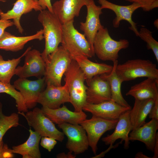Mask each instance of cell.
<instances>
[{"label": "cell", "instance_id": "6da1fadb", "mask_svg": "<svg viewBox=\"0 0 158 158\" xmlns=\"http://www.w3.org/2000/svg\"><path fill=\"white\" fill-rule=\"evenodd\" d=\"M64 81L68 87L70 96V103L73 106L74 111H83L87 103L86 91L87 86L85 84L84 75L74 59L65 73Z\"/></svg>", "mask_w": 158, "mask_h": 158}, {"label": "cell", "instance_id": "7a4b0ae2", "mask_svg": "<svg viewBox=\"0 0 158 158\" xmlns=\"http://www.w3.org/2000/svg\"><path fill=\"white\" fill-rule=\"evenodd\" d=\"M43 27L45 48L41 53L44 60L48 56L55 51L63 40V24L58 17L48 10L40 11L37 18Z\"/></svg>", "mask_w": 158, "mask_h": 158}, {"label": "cell", "instance_id": "3957f363", "mask_svg": "<svg viewBox=\"0 0 158 158\" xmlns=\"http://www.w3.org/2000/svg\"><path fill=\"white\" fill-rule=\"evenodd\" d=\"M73 58L69 52L62 46H59L49 54L44 60V76L46 85L61 86L62 78Z\"/></svg>", "mask_w": 158, "mask_h": 158}, {"label": "cell", "instance_id": "277c9868", "mask_svg": "<svg viewBox=\"0 0 158 158\" xmlns=\"http://www.w3.org/2000/svg\"><path fill=\"white\" fill-rule=\"evenodd\" d=\"M129 44V41L126 39L118 41L113 39L109 35L108 29L103 27L98 30L95 36L93 51L99 59L114 62L118 60L119 51L128 48Z\"/></svg>", "mask_w": 158, "mask_h": 158}, {"label": "cell", "instance_id": "5b68a950", "mask_svg": "<svg viewBox=\"0 0 158 158\" xmlns=\"http://www.w3.org/2000/svg\"><path fill=\"white\" fill-rule=\"evenodd\" d=\"M116 70L123 82L141 77L158 80V69L156 65L149 60H129L122 64H118Z\"/></svg>", "mask_w": 158, "mask_h": 158}, {"label": "cell", "instance_id": "8992f818", "mask_svg": "<svg viewBox=\"0 0 158 158\" xmlns=\"http://www.w3.org/2000/svg\"><path fill=\"white\" fill-rule=\"evenodd\" d=\"M72 20L63 24L61 45L72 56L82 55L89 58L95 54L91 45L84 34L74 27Z\"/></svg>", "mask_w": 158, "mask_h": 158}, {"label": "cell", "instance_id": "52a82bcc", "mask_svg": "<svg viewBox=\"0 0 158 158\" xmlns=\"http://www.w3.org/2000/svg\"><path fill=\"white\" fill-rule=\"evenodd\" d=\"M18 113L26 119L28 125L32 127L35 131L41 137H49L62 142L64 134L55 127L54 123L42 112L41 109L35 107L32 111Z\"/></svg>", "mask_w": 158, "mask_h": 158}, {"label": "cell", "instance_id": "ba28073f", "mask_svg": "<svg viewBox=\"0 0 158 158\" xmlns=\"http://www.w3.org/2000/svg\"><path fill=\"white\" fill-rule=\"evenodd\" d=\"M118 120L92 115L90 119H86L80 124L86 132L89 146L95 155L97 150V143L101 136L106 132L114 129Z\"/></svg>", "mask_w": 158, "mask_h": 158}, {"label": "cell", "instance_id": "9c48e42d", "mask_svg": "<svg viewBox=\"0 0 158 158\" xmlns=\"http://www.w3.org/2000/svg\"><path fill=\"white\" fill-rule=\"evenodd\" d=\"M67 138L66 148L75 155L87 150L89 144L86 132L80 124L64 123L58 125Z\"/></svg>", "mask_w": 158, "mask_h": 158}, {"label": "cell", "instance_id": "30bf717a", "mask_svg": "<svg viewBox=\"0 0 158 158\" xmlns=\"http://www.w3.org/2000/svg\"><path fill=\"white\" fill-rule=\"evenodd\" d=\"M25 56L24 64L22 66H17L15 75L22 78L35 77L39 78L44 76L45 62L40 51L35 49H31Z\"/></svg>", "mask_w": 158, "mask_h": 158}, {"label": "cell", "instance_id": "8fae6325", "mask_svg": "<svg viewBox=\"0 0 158 158\" xmlns=\"http://www.w3.org/2000/svg\"><path fill=\"white\" fill-rule=\"evenodd\" d=\"M46 85L43 77L34 80L19 78L13 85L22 95L28 109H31L36 106L39 96Z\"/></svg>", "mask_w": 158, "mask_h": 158}, {"label": "cell", "instance_id": "7c38bea8", "mask_svg": "<svg viewBox=\"0 0 158 158\" xmlns=\"http://www.w3.org/2000/svg\"><path fill=\"white\" fill-rule=\"evenodd\" d=\"M101 5L100 7L103 9H108L113 11L115 14L116 17L112 21L114 28H118L120 22L123 20L127 21L130 25L129 27L130 30L135 33L137 36H138L137 24L133 20L132 15L137 9L141 8L140 6L138 4L132 3L127 6H122L114 4L107 0H97Z\"/></svg>", "mask_w": 158, "mask_h": 158}, {"label": "cell", "instance_id": "4fadbf2b", "mask_svg": "<svg viewBox=\"0 0 158 158\" xmlns=\"http://www.w3.org/2000/svg\"><path fill=\"white\" fill-rule=\"evenodd\" d=\"M41 93L37 100V103L42 106L51 109L60 107L63 104L70 103L69 91L66 85L62 86H55L49 84Z\"/></svg>", "mask_w": 158, "mask_h": 158}, {"label": "cell", "instance_id": "5bb4252c", "mask_svg": "<svg viewBox=\"0 0 158 158\" xmlns=\"http://www.w3.org/2000/svg\"><path fill=\"white\" fill-rule=\"evenodd\" d=\"M33 10L40 11L43 9L38 1L35 0H17L13 4L12 8L6 12L0 10V19L4 20L12 19L14 25L19 32L23 34L24 30L21 25L20 20L21 16Z\"/></svg>", "mask_w": 158, "mask_h": 158}, {"label": "cell", "instance_id": "9a60e30c", "mask_svg": "<svg viewBox=\"0 0 158 158\" xmlns=\"http://www.w3.org/2000/svg\"><path fill=\"white\" fill-rule=\"evenodd\" d=\"M86 6V20L84 22L80 23V28L83 32L94 52L93 45L95 36L98 30L104 27L101 24L99 18L100 15L102 13V9L100 6L96 5L93 0H90Z\"/></svg>", "mask_w": 158, "mask_h": 158}, {"label": "cell", "instance_id": "2e32d148", "mask_svg": "<svg viewBox=\"0 0 158 158\" xmlns=\"http://www.w3.org/2000/svg\"><path fill=\"white\" fill-rule=\"evenodd\" d=\"M87 83V103L98 104L111 100V93L109 82L100 75L94 76Z\"/></svg>", "mask_w": 158, "mask_h": 158}, {"label": "cell", "instance_id": "e0dca14e", "mask_svg": "<svg viewBox=\"0 0 158 158\" xmlns=\"http://www.w3.org/2000/svg\"><path fill=\"white\" fill-rule=\"evenodd\" d=\"M131 109V107L121 106L111 100L98 104L87 103L83 110L91 113L93 116L115 120L118 119L121 114Z\"/></svg>", "mask_w": 158, "mask_h": 158}, {"label": "cell", "instance_id": "ac0fdd59", "mask_svg": "<svg viewBox=\"0 0 158 158\" xmlns=\"http://www.w3.org/2000/svg\"><path fill=\"white\" fill-rule=\"evenodd\" d=\"M90 0H59L52 5L53 13L62 24L74 20L79 16L81 8L87 5Z\"/></svg>", "mask_w": 158, "mask_h": 158}, {"label": "cell", "instance_id": "d6986e66", "mask_svg": "<svg viewBox=\"0 0 158 158\" xmlns=\"http://www.w3.org/2000/svg\"><path fill=\"white\" fill-rule=\"evenodd\" d=\"M41 109L46 116L58 125L64 123L80 124L87 117L83 111L79 112L72 111L64 105L56 109H50L45 106H42Z\"/></svg>", "mask_w": 158, "mask_h": 158}, {"label": "cell", "instance_id": "ffe728a7", "mask_svg": "<svg viewBox=\"0 0 158 158\" xmlns=\"http://www.w3.org/2000/svg\"><path fill=\"white\" fill-rule=\"evenodd\" d=\"M130 110L124 112L119 116L113 133L102 138V141L106 145H113L116 140L120 139L124 142V148L128 149L129 148V133L133 129L129 116Z\"/></svg>", "mask_w": 158, "mask_h": 158}, {"label": "cell", "instance_id": "44dd1931", "mask_svg": "<svg viewBox=\"0 0 158 158\" xmlns=\"http://www.w3.org/2000/svg\"><path fill=\"white\" fill-rule=\"evenodd\" d=\"M158 120L154 119L142 126L133 130L129 135L130 141L138 140L143 142L147 148L153 152L157 130Z\"/></svg>", "mask_w": 158, "mask_h": 158}, {"label": "cell", "instance_id": "7402d4cb", "mask_svg": "<svg viewBox=\"0 0 158 158\" xmlns=\"http://www.w3.org/2000/svg\"><path fill=\"white\" fill-rule=\"evenodd\" d=\"M44 39L43 29L34 34L25 36H16L4 31L0 37V49L16 52L23 49L28 42L34 40H41Z\"/></svg>", "mask_w": 158, "mask_h": 158}, {"label": "cell", "instance_id": "603a6c76", "mask_svg": "<svg viewBox=\"0 0 158 158\" xmlns=\"http://www.w3.org/2000/svg\"><path fill=\"white\" fill-rule=\"evenodd\" d=\"M72 56L83 73L86 82L96 75L109 73L113 69V66L93 62L82 55Z\"/></svg>", "mask_w": 158, "mask_h": 158}, {"label": "cell", "instance_id": "cb8c5ba5", "mask_svg": "<svg viewBox=\"0 0 158 158\" xmlns=\"http://www.w3.org/2000/svg\"><path fill=\"white\" fill-rule=\"evenodd\" d=\"M135 99L141 100L152 99L154 100L158 99V80L147 78L141 82L131 87L126 93Z\"/></svg>", "mask_w": 158, "mask_h": 158}, {"label": "cell", "instance_id": "d4e9b609", "mask_svg": "<svg viewBox=\"0 0 158 158\" xmlns=\"http://www.w3.org/2000/svg\"><path fill=\"white\" fill-rule=\"evenodd\" d=\"M29 131L30 135L27 140L21 144L13 146V152L21 155L23 158H40L39 144L42 137L30 128Z\"/></svg>", "mask_w": 158, "mask_h": 158}, {"label": "cell", "instance_id": "484cf974", "mask_svg": "<svg viewBox=\"0 0 158 158\" xmlns=\"http://www.w3.org/2000/svg\"><path fill=\"white\" fill-rule=\"evenodd\" d=\"M152 99L138 100L135 99L133 107L130 111L129 116L133 130L145 123V121L154 102Z\"/></svg>", "mask_w": 158, "mask_h": 158}, {"label": "cell", "instance_id": "4316f807", "mask_svg": "<svg viewBox=\"0 0 158 158\" xmlns=\"http://www.w3.org/2000/svg\"><path fill=\"white\" fill-rule=\"evenodd\" d=\"M113 62V68L111 72L100 75L109 82L111 93V100L121 106L131 107L122 94L121 88L123 82L117 75L116 70L118 61Z\"/></svg>", "mask_w": 158, "mask_h": 158}, {"label": "cell", "instance_id": "83f0119b", "mask_svg": "<svg viewBox=\"0 0 158 158\" xmlns=\"http://www.w3.org/2000/svg\"><path fill=\"white\" fill-rule=\"evenodd\" d=\"M31 49L29 47L20 56L11 59L4 60L0 54V81L5 83H10L12 77L15 75V71L21 59L27 52Z\"/></svg>", "mask_w": 158, "mask_h": 158}, {"label": "cell", "instance_id": "f1b7e54d", "mask_svg": "<svg viewBox=\"0 0 158 158\" xmlns=\"http://www.w3.org/2000/svg\"><path fill=\"white\" fill-rule=\"evenodd\" d=\"M7 94L14 99L18 112L26 113L28 111L24 100L20 93L17 91L13 85L0 81V94Z\"/></svg>", "mask_w": 158, "mask_h": 158}, {"label": "cell", "instance_id": "f546056e", "mask_svg": "<svg viewBox=\"0 0 158 158\" xmlns=\"http://www.w3.org/2000/svg\"><path fill=\"white\" fill-rule=\"evenodd\" d=\"M19 125L18 114L13 112L9 115H6L3 113L2 106L0 105V142L8 130Z\"/></svg>", "mask_w": 158, "mask_h": 158}, {"label": "cell", "instance_id": "4dcf8cb0", "mask_svg": "<svg viewBox=\"0 0 158 158\" xmlns=\"http://www.w3.org/2000/svg\"><path fill=\"white\" fill-rule=\"evenodd\" d=\"M147 44L148 49L151 50L158 62V42L153 37L152 32L145 27H141L138 31V36Z\"/></svg>", "mask_w": 158, "mask_h": 158}, {"label": "cell", "instance_id": "1f68e13d", "mask_svg": "<svg viewBox=\"0 0 158 158\" xmlns=\"http://www.w3.org/2000/svg\"><path fill=\"white\" fill-rule=\"evenodd\" d=\"M126 1L140 5L145 12H148L158 7V0H125Z\"/></svg>", "mask_w": 158, "mask_h": 158}, {"label": "cell", "instance_id": "d6a6232c", "mask_svg": "<svg viewBox=\"0 0 158 158\" xmlns=\"http://www.w3.org/2000/svg\"><path fill=\"white\" fill-rule=\"evenodd\" d=\"M41 139V145L49 152L51 151L57 143L56 140L51 137H43Z\"/></svg>", "mask_w": 158, "mask_h": 158}, {"label": "cell", "instance_id": "836d02e7", "mask_svg": "<svg viewBox=\"0 0 158 158\" xmlns=\"http://www.w3.org/2000/svg\"><path fill=\"white\" fill-rule=\"evenodd\" d=\"M12 149L4 144L2 140L0 142V158H11L14 156Z\"/></svg>", "mask_w": 158, "mask_h": 158}, {"label": "cell", "instance_id": "e575fe53", "mask_svg": "<svg viewBox=\"0 0 158 158\" xmlns=\"http://www.w3.org/2000/svg\"><path fill=\"white\" fill-rule=\"evenodd\" d=\"M148 116L150 118L158 120V99L154 100Z\"/></svg>", "mask_w": 158, "mask_h": 158}, {"label": "cell", "instance_id": "d590c367", "mask_svg": "<svg viewBox=\"0 0 158 158\" xmlns=\"http://www.w3.org/2000/svg\"><path fill=\"white\" fill-rule=\"evenodd\" d=\"M14 25V23L10 20L0 19V37L7 28Z\"/></svg>", "mask_w": 158, "mask_h": 158}, {"label": "cell", "instance_id": "8d00e7d4", "mask_svg": "<svg viewBox=\"0 0 158 158\" xmlns=\"http://www.w3.org/2000/svg\"><path fill=\"white\" fill-rule=\"evenodd\" d=\"M38 1L43 10L47 8L49 11L53 13L51 0H38Z\"/></svg>", "mask_w": 158, "mask_h": 158}, {"label": "cell", "instance_id": "74e56055", "mask_svg": "<svg viewBox=\"0 0 158 158\" xmlns=\"http://www.w3.org/2000/svg\"><path fill=\"white\" fill-rule=\"evenodd\" d=\"M72 152H69L68 153L66 154L64 152H62L58 154L56 157L57 158H75L76 157V155L72 154Z\"/></svg>", "mask_w": 158, "mask_h": 158}, {"label": "cell", "instance_id": "f35d334b", "mask_svg": "<svg viewBox=\"0 0 158 158\" xmlns=\"http://www.w3.org/2000/svg\"><path fill=\"white\" fill-rule=\"evenodd\" d=\"M153 152L154 153L153 158H157L158 157V133L157 132L154 144V146Z\"/></svg>", "mask_w": 158, "mask_h": 158}, {"label": "cell", "instance_id": "ab89813d", "mask_svg": "<svg viewBox=\"0 0 158 158\" xmlns=\"http://www.w3.org/2000/svg\"><path fill=\"white\" fill-rule=\"evenodd\" d=\"M135 158H150L147 155L144 154L142 152H138L135 155Z\"/></svg>", "mask_w": 158, "mask_h": 158}, {"label": "cell", "instance_id": "60d3db41", "mask_svg": "<svg viewBox=\"0 0 158 158\" xmlns=\"http://www.w3.org/2000/svg\"><path fill=\"white\" fill-rule=\"evenodd\" d=\"M154 25L157 29L158 28V20L157 19L154 20Z\"/></svg>", "mask_w": 158, "mask_h": 158}, {"label": "cell", "instance_id": "b9f144b4", "mask_svg": "<svg viewBox=\"0 0 158 158\" xmlns=\"http://www.w3.org/2000/svg\"><path fill=\"white\" fill-rule=\"evenodd\" d=\"M36 0V1H38V0Z\"/></svg>", "mask_w": 158, "mask_h": 158}]
</instances>
